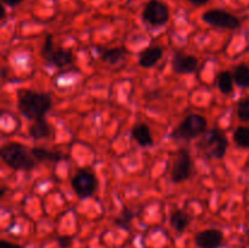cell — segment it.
I'll return each instance as SVG.
<instances>
[{
    "instance_id": "cell-1",
    "label": "cell",
    "mask_w": 249,
    "mask_h": 248,
    "mask_svg": "<svg viewBox=\"0 0 249 248\" xmlns=\"http://www.w3.org/2000/svg\"><path fill=\"white\" fill-rule=\"evenodd\" d=\"M51 97L45 92L22 90L18 92V108L24 117L33 121L43 119L51 108Z\"/></svg>"
},
{
    "instance_id": "cell-2",
    "label": "cell",
    "mask_w": 249,
    "mask_h": 248,
    "mask_svg": "<svg viewBox=\"0 0 249 248\" xmlns=\"http://www.w3.org/2000/svg\"><path fill=\"white\" fill-rule=\"evenodd\" d=\"M1 159L7 167L15 170H31L36 163L31 151L17 142L7 143L1 148Z\"/></svg>"
},
{
    "instance_id": "cell-3",
    "label": "cell",
    "mask_w": 249,
    "mask_h": 248,
    "mask_svg": "<svg viewBox=\"0 0 249 248\" xmlns=\"http://www.w3.org/2000/svg\"><path fill=\"white\" fill-rule=\"evenodd\" d=\"M201 146L206 156L213 159H221L225 157L228 151V139L225 133L219 129H211L203 134Z\"/></svg>"
},
{
    "instance_id": "cell-4",
    "label": "cell",
    "mask_w": 249,
    "mask_h": 248,
    "mask_svg": "<svg viewBox=\"0 0 249 248\" xmlns=\"http://www.w3.org/2000/svg\"><path fill=\"white\" fill-rule=\"evenodd\" d=\"M207 131V119L201 114L192 113L182 119L174 131V138L191 140Z\"/></svg>"
},
{
    "instance_id": "cell-5",
    "label": "cell",
    "mask_w": 249,
    "mask_h": 248,
    "mask_svg": "<svg viewBox=\"0 0 249 248\" xmlns=\"http://www.w3.org/2000/svg\"><path fill=\"white\" fill-rule=\"evenodd\" d=\"M41 55L45 58L49 65H53L57 68H65L72 65L73 55L70 50L63 49H53V36L48 35L41 50Z\"/></svg>"
},
{
    "instance_id": "cell-6",
    "label": "cell",
    "mask_w": 249,
    "mask_h": 248,
    "mask_svg": "<svg viewBox=\"0 0 249 248\" xmlns=\"http://www.w3.org/2000/svg\"><path fill=\"white\" fill-rule=\"evenodd\" d=\"M169 7L160 0H150L143 9L142 17L148 24L155 27L163 26L169 21Z\"/></svg>"
},
{
    "instance_id": "cell-7",
    "label": "cell",
    "mask_w": 249,
    "mask_h": 248,
    "mask_svg": "<svg viewBox=\"0 0 249 248\" xmlns=\"http://www.w3.org/2000/svg\"><path fill=\"white\" fill-rule=\"evenodd\" d=\"M202 19L206 23L211 24L213 27H219V28L237 29L241 26V21L235 15L220 9L209 10V11L204 12L202 15Z\"/></svg>"
},
{
    "instance_id": "cell-8",
    "label": "cell",
    "mask_w": 249,
    "mask_h": 248,
    "mask_svg": "<svg viewBox=\"0 0 249 248\" xmlns=\"http://www.w3.org/2000/svg\"><path fill=\"white\" fill-rule=\"evenodd\" d=\"M192 160L189 151L180 150L175 155L174 163L172 167V180L175 184L185 181L191 177Z\"/></svg>"
},
{
    "instance_id": "cell-9",
    "label": "cell",
    "mask_w": 249,
    "mask_h": 248,
    "mask_svg": "<svg viewBox=\"0 0 249 248\" xmlns=\"http://www.w3.org/2000/svg\"><path fill=\"white\" fill-rule=\"evenodd\" d=\"M96 177L92 173L88 172V170H80L72 179L73 191L80 198H88V197L92 196V194L96 190Z\"/></svg>"
},
{
    "instance_id": "cell-10",
    "label": "cell",
    "mask_w": 249,
    "mask_h": 248,
    "mask_svg": "<svg viewBox=\"0 0 249 248\" xmlns=\"http://www.w3.org/2000/svg\"><path fill=\"white\" fill-rule=\"evenodd\" d=\"M173 71L178 74H190L196 72L198 68V60L192 55L177 53L172 61Z\"/></svg>"
},
{
    "instance_id": "cell-11",
    "label": "cell",
    "mask_w": 249,
    "mask_h": 248,
    "mask_svg": "<svg viewBox=\"0 0 249 248\" xmlns=\"http://www.w3.org/2000/svg\"><path fill=\"white\" fill-rule=\"evenodd\" d=\"M223 242V233L216 229H207L195 236V243L198 248H218Z\"/></svg>"
},
{
    "instance_id": "cell-12",
    "label": "cell",
    "mask_w": 249,
    "mask_h": 248,
    "mask_svg": "<svg viewBox=\"0 0 249 248\" xmlns=\"http://www.w3.org/2000/svg\"><path fill=\"white\" fill-rule=\"evenodd\" d=\"M163 56V50L160 46H152V48H148L146 50H143L140 53V57H139V63H140L141 67L143 68H151L155 65H157L158 61L162 58Z\"/></svg>"
},
{
    "instance_id": "cell-13",
    "label": "cell",
    "mask_w": 249,
    "mask_h": 248,
    "mask_svg": "<svg viewBox=\"0 0 249 248\" xmlns=\"http://www.w3.org/2000/svg\"><path fill=\"white\" fill-rule=\"evenodd\" d=\"M131 134H133V138L138 141V143L140 146L146 147V146H151L153 143L152 135H151V130L147 124H136L133 128Z\"/></svg>"
},
{
    "instance_id": "cell-14",
    "label": "cell",
    "mask_w": 249,
    "mask_h": 248,
    "mask_svg": "<svg viewBox=\"0 0 249 248\" xmlns=\"http://www.w3.org/2000/svg\"><path fill=\"white\" fill-rule=\"evenodd\" d=\"M29 135L33 139H46L51 135V128L43 119L34 121V123L29 126Z\"/></svg>"
},
{
    "instance_id": "cell-15",
    "label": "cell",
    "mask_w": 249,
    "mask_h": 248,
    "mask_svg": "<svg viewBox=\"0 0 249 248\" xmlns=\"http://www.w3.org/2000/svg\"><path fill=\"white\" fill-rule=\"evenodd\" d=\"M31 152L36 162H48V160H50V162H57V160L62 159V156L58 152L49 151L43 147H34L33 150H31Z\"/></svg>"
},
{
    "instance_id": "cell-16",
    "label": "cell",
    "mask_w": 249,
    "mask_h": 248,
    "mask_svg": "<svg viewBox=\"0 0 249 248\" xmlns=\"http://www.w3.org/2000/svg\"><path fill=\"white\" fill-rule=\"evenodd\" d=\"M170 225L175 231L181 232L190 225L189 215L182 211H174L170 214Z\"/></svg>"
},
{
    "instance_id": "cell-17",
    "label": "cell",
    "mask_w": 249,
    "mask_h": 248,
    "mask_svg": "<svg viewBox=\"0 0 249 248\" xmlns=\"http://www.w3.org/2000/svg\"><path fill=\"white\" fill-rule=\"evenodd\" d=\"M101 58L108 65H119L125 60V53L123 49H108L101 53Z\"/></svg>"
},
{
    "instance_id": "cell-18",
    "label": "cell",
    "mask_w": 249,
    "mask_h": 248,
    "mask_svg": "<svg viewBox=\"0 0 249 248\" xmlns=\"http://www.w3.org/2000/svg\"><path fill=\"white\" fill-rule=\"evenodd\" d=\"M233 80L241 88H249V65L241 63L233 72Z\"/></svg>"
},
{
    "instance_id": "cell-19",
    "label": "cell",
    "mask_w": 249,
    "mask_h": 248,
    "mask_svg": "<svg viewBox=\"0 0 249 248\" xmlns=\"http://www.w3.org/2000/svg\"><path fill=\"white\" fill-rule=\"evenodd\" d=\"M218 88L223 94H231L233 90V75L228 71H224L218 77Z\"/></svg>"
},
{
    "instance_id": "cell-20",
    "label": "cell",
    "mask_w": 249,
    "mask_h": 248,
    "mask_svg": "<svg viewBox=\"0 0 249 248\" xmlns=\"http://www.w3.org/2000/svg\"><path fill=\"white\" fill-rule=\"evenodd\" d=\"M233 141L240 147L249 148V128L238 126L233 133Z\"/></svg>"
},
{
    "instance_id": "cell-21",
    "label": "cell",
    "mask_w": 249,
    "mask_h": 248,
    "mask_svg": "<svg viewBox=\"0 0 249 248\" xmlns=\"http://www.w3.org/2000/svg\"><path fill=\"white\" fill-rule=\"evenodd\" d=\"M238 118L243 122H249V99H245L237 106Z\"/></svg>"
},
{
    "instance_id": "cell-22",
    "label": "cell",
    "mask_w": 249,
    "mask_h": 248,
    "mask_svg": "<svg viewBox=\"0 0 249 248\" xmlns=\"http://www.w3.org/2000/svg\"><path fill=\"white\" fill-rule=\"evenodd\" d=\"M0 248H23L22 246L16 245V243H11V242H7V241L2 240L0 242Z\"/></svg>"
},
{
    "instance_id": "cell-23",
    "label": "cell",
    "mask_w": 249,
    "mask_h": 248,
    "mask_svg": "<svg viewBox=\"0 0 249 248\" xmlns=\"http://www.w3.org/2000/svg\"><path fill=\"white\" fill-rule=\"evenodd\" d=\"M58 243H60L61 247L66 248L71 243V238L70 237H60L58 238Z\"/></svg>"
},
{
    "instance_id": "cell-24",
    "label": "cell",
    "mask_w": 249,
    "mask_h": 248,
    "mask_svg": "<svg viewBox=\"0 0 249 248\" xmlns=\"http://www.w3.org/2000/svg\"><path fill=\"white\" fill-rule=\"evenodd\" d=\"M22 1H23V0H2V2L9 5V6H16V5H18L19 2Z\"/></svg>"
},
{
    "instance_id": "cell-25",
    "label": "cell",
    "mask_w": 249,
    "mask_h": 248,
    "mask_svg": "<svg viewBox=\"0 0 249 248\" xmlns=\"http://www.w3.org/2000/svg\"><path fill=\"white\" fill-rule=\"evenodd\" d=\"M192 5H196V6H201V5L207 4L209 0H189Z\"/></svg>"
},
{
    "instance_id": "cell-26",
    "label": "cell",
    "mask_w": 249,
    "mask_h": 248,
    "mask_svg": "<svg viewBox=\"0 0 249 248\" xmlns=\"http://www.w3.org/2000/svg\"><path fill=\"white\" fill-rule=\"evenodd\" d=\"M247 240H248V242H249V230L247 231Z\"/></svg>"
}]
</instances>
